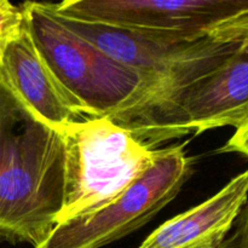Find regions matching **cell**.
I'll return each instance as SVG.
<instances>
[{"instance_id":"obj_1","label":"cell","mask_w":248,"mask_h":248,"mask_svg":"<svg viewBox=\"0 0 248 248\" xmlns=\"http://www.w3.org/2000/svg\"><path fill=\"white\" fill-rule=\"evenodd\" d=\"M63 133L0 80V242L43 244L64 196Z\"/></svg>"},{"instance_id":"obj_2","label":"cell","mask_w":248,"mask_h":248,"mask_svg":"<svg viewBox=\"0 0 248 248\" xmlns=\"http://www.w3.org/2000/svg\"><path fill=\"white\" fill-rule=\"evenodd\" d=\"M245 44L224 62L189 84L106 118L150 149L189 133L200 135L225 126L237 128L248 118V52Z\"/></svg>"},{"instance_id":"obj_3","label":"cell","mask_w":248,"mask_h":248,"mask_svg":"<svg viewBox=\"0 0 248 248\" xmlns=\"http://www.w3.org/2000/svg\"><path fill=\"white\" fill-rule=\"evenodd\" d=\"M62 133L64 196L57 224L108 203L154 161L155 149L106 116L72 124Z\"/></svg>"},{"instance_id":"obj_4","label":"cell","mask_w":248,"mask_h":248,"mask_svg":"<svg viewBox=\"0 0 248 248\" xmlns=\"http://www.w3.org/2000/svg\"><path fill=\"white\" fill-rule=\"evenodd\" d=\"M21 7L36 48L90 118L111 115L144 89L137 72L70 31L46 2L28 1Z\"/></svg>"},{"instance_id":"obj_5","label":"cell","mask_w":248,"mask_h":248,"mask_svg":"<svg viewBox=\"0 0 248 248\" xmlns=\"http://www.w3.org/2000/svg\"><path fill=\"white\" fill-rule=\"evenodd\" d=\"M184 144L155 149L152 166L102 207L60 223L35 248H101L136 232L177 196L190 178Z\"/></svg>"},{"instance_id":"obj_6","label":"cell","mask_w":248,"mask_h":248,"mask_svg":"<svg viewBox=\"0 0 248 248\" xmlns=\"http://www.w3.org/2000/svg\"><path fill=\"white\" fill-rule=\"evenodd\" d=\"M64 16L201 40L248 26V0H72L47 2Z\"/></svg>"},{"instance_id":"obj_7","label":"cell","mask_w":248,"mask_h":248,"mask_svg":"<svg viewBox=\"0 0 248 248\" xmlns=\"http://www.w3.org/2000/svg\"><path fill=\"white\" fill-rule=\"evenodd\" d=\"M0 80L41 120L61 132L72 124L92 119L58 81L36 48L26 22L22 33L0 57Z\"/></svg>"},{"instance_id":"obj_8","label":"cell","mask_w":248,"mask_h":248,"mask_svg":"<svg viewBox=\"0 0 248 248\" xmlns=\"http://www.w3.org/2000/svg\"><path fill=\"white\" fill-rule=\"evenodd\" d=\"M248 198V170L212 198L160 225L138 248H222Z\"/></svg>"},{"instance_id":"obj_9","label":"cell","mask_w":248,"mask_h":248,"mask_svg":"<svg viewBox=\"0 0 248 248\" xmlns=\"http://www.w3.org/2000/svg\"><path fill=\"white\" fill-rule=\"evenodd\" d=\"M24 22L21 6H15L7 0H0V57L7 45L22 33Z\"/></svg>"},{"instance_id":"obj_10","label":"cell","mask_w":248,"mask_h":248,"mask_svg":"<svg viewBox=\"0 0 248 248\" xmlns=\"http://www.w3.org/2000/svg\"><path fill=\"white\" fill-rule=\"evenodd\" d=\"M218 152L239 153L248 159V118L235 130L232 138Z\"/></svg>"},{"instance_id":"obj_11","label":"cell","mask_w":248,"mask_h":248,"mask_svg":"<svg viewBox=\"0 0 248 248\" xmlns=\"http://www.w3.org/2000/svg\"><path fill=\"white\" fill-rule=\"evenodd\" d=\"M232 248H248V203L245 205L237 218V227L235 235L223 244Z\"/></svg>"},{"instance_id":"obj_12","label":"cell","mask_w":248,"mask_h":248,"mask_svg":"<svg viewBox=\"0 0 248 248\" xmlns=\"http://www.w3.org/2000/svg\"><path fill=\"white\" fill-rule=\"evenodd\" d=\"M245 46H246V50H247V52H248V38H247V40H246V44H245Z\"/></svg>"}]
</instances>
